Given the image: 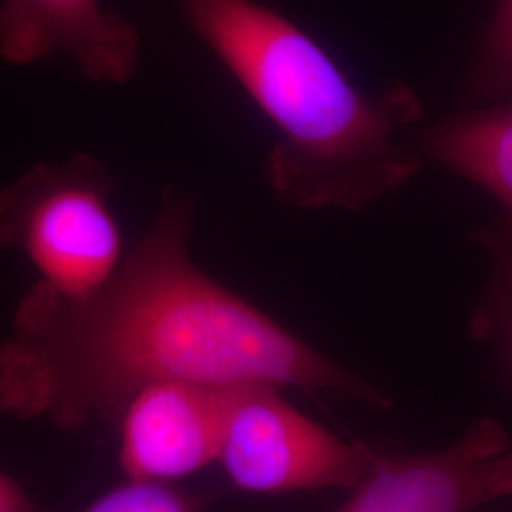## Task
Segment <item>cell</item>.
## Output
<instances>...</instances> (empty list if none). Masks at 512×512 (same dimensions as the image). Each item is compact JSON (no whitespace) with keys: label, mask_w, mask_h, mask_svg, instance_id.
<instances>
[{"label":"cell","mask_w":512,"mask_h":512,"mask_svg":"<svg viewBox=\"0 0 512 512\" xmlns=\"http://www.w3.org/2000/svg\"><path fill=\"white\" fill-rule=\"evenodd\" d=\"M203 507L202 495L186 494L164 482L128 478L82 512H202Z\"/></svg>","instance_id":"obj_11"},{"label":"cell","mask_w":512,"mask_h":512,"mask_svg":"<svg viewBox=\"0 0 512 512\" xmlns=\"http://www.w3.org/2000/svg\"><path fill=\"white\" fill-rule=\"evenodd\" d=\"M0 512H33V505L10 478L0 473Z\"/></svg>","instance_id":"obj_12"},{"label":"cell","mask_w":512,"mask_h":512,"mask_svg":"<svg viewBox=\"0 0 512 512\" xmlns=\"http://www.w3.org/2000/svg\"><path fill=\"white\" fill-rule=\"evenodd\" d=\"M196 205L167 186L109 283L69 300L38 283L0 346V406L74 427L118 414L156 382L270 384L389 410L393 399L203 274L188 243Z\"/></svg>","instance_id":"obj_1"},{"label":"cell","mask_w":512,"mask_h":512,"mask_svg":"<svg viewBox=\"0 0 512 512\" xmlns=\"http://www.w3.org/2000/svg\"><path fill=\"white\" fill-rule=\"evenodd\" d=\"M473 239L490 258V274L467 319V334L488 349L490 370L512 393V215L499 211Z\"/></svg>","instance_id":"obj_9"},{"label":"cell","mask_w":512,"mask_h":512,"mask_svg":"<svg viewBox=\"0 0 512 512\" xmlns=\"http://www.w3.org/2000/svg\"><path fill=\"white\" fill-rule=\"evenodd\" d=\"M114 186L109 165L92 154L33 165L0 190V245L27 256L59 296L90 298L126 256Z\"/></svg>","instance_id":"obj_3"},{"label":"cell","mask_w":512,"mask_h":512,"mask_svg":"<svg viewBox=\"0 0 512 512\" xmlns=\"http://www.w3.org/2000/svg\"><path fill=\"white\" fill-rule=\"evenodd\" d=\"M270 384H236L219 461L228 480L247 494L353 490L380 450L336 437L287 403Z\"/></svg>","instance_id":"obj_4"},{"label":"cell","mask_w":512,"mask_h":512,"mask_svg":"<svg viewBox=\"0 0 512 512\" xmlns=\"http://www.w3.org/2000/svg\"><path fill=\"white\" fill-rule=\"evenodd\" d=\"M511 495L512 435L495 418H476L435 452H380L338 512H475Z\"/></svg>","instance_id":"obj_5"},{"label":"cell","mask_w":512,"mask_h":512,"mask_svg":"<svg viewBox=\"0 0 512 512\" xmlns=\"http://www.w3.org/2000/svg\"><path fill=\"white\" fill-rule=\"evenodd\" d=\"M234 385L156 382L139 389L120 412L124 475L167 484L217 461Z\"/></svg>","instance_id":"obj_6"},{"label":"cell","mask_w":512,"mask_h":512,"mask_svg":"<svg viewBox=\"0 0 512 512\" xmlns=\"http://www.w3.org/2000/svg\"><path fill=\"white\" fill-rule=\"evenodd\" d=\"M67 55L84 78L126 84L137 73L141 35L99 0H0V59L25 67Z\"/></svg>","instance_id":"obj_7"},{"label":"cell","mask_w":512,"mask_h":512,"mask_svg":"<svg viewBox=\"0 0 512 512\" xmlns=\"http://www.w3.org/2000/svg\"><path fill=\"white\" fill-rule=\"evenodd\" d=\"M425 156L488 192L512 215V99L478 105L418 129Z\"/></svg>","instance_id":"obj_8"},{"label":"cell","mask_w":512,"mask_h":512,"mask_svg":"<svg viewBox=\"0 0 512 512\" xmlns=\"http://www.w3.org/2000/svg\"><path fill=\"white\" fill-rule=\"evenodd\" d=\"M465 90L480 105L512 99V0H497L465 74Z\"/></svg>","instance_id":"obj_10"},{"label":"cell","mask_w":512,"mask_h":512,"mask_svg":"<svg viewBox=\"0 0 512 512\" xmlns=\"http://www.w3.org/2000/svg\"><path fill=\"white\" fill-rule=\"evenodd\" d=\"M175 2L279 131L264 164L275 202L355 213L420 173L423 105L410 86L359 92L321 44L262 2Z\"/></svg>","instance_id":"obj_2"}]
</instances>
